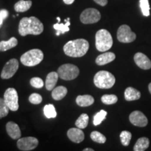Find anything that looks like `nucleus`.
Here are the masks:
<instances>
[{"mask_svg": "<svg viewBox=\"0 0 151 151\" xmlns=\"http://www.w3.org/2000/svg\"><path fill=\"white\" fill-rule=\"evenodd\" d=\"M112 36L108 30L101 29L97 31L95 35V46L97 50L106 52L113 46Z\"/></svg>", "mask_w": 151, "mask_h": 151, "instance_id": "7ed1b4c3", "label": "nucleus"}, {"mask_svg": "<svg viewBox=\"0 0 151 151\" xmlns=\"http://www.w3.org/2000/svg\"><path fill=\"white\" fill-rule=\"evenodd\" d=\"M83 151H94V149L87 148H85V149H83Z\"/></svg>", "mask_w": 151, "mask_h": 151, "instance_id": "4c0bfd02", "label": "nucleus"}, {"mask_svg": "<svg viewBox=\"0 0 151 151\" xmlns=\"http://www.w3.org/2000/svg\"><path fill=\"white\" fill-rule=\"evenodd\" d=\"M75 0H63V1L65 2L66 4H71L73 3V1H74Z\"/></svg>", "mask_w": 151, "mask_h": 151, "instance_id": "e433bc0d", "label": "nucleus"}, {"mask_svg": "<svg viewBox=\"0 0 151 151\" xmlns=\"http://www.w3.org/2000/svg\"><path fill=\"white\" fill-rule=\"evenodd\" d=\"M58 73L60 78L65 81H71L77 78L79 74V69L76 65L65 64L58 68Z\"/></svg>", "mask_w": 151, "mask_h": 151, "instance_id": "423d86ee", "label": "nucleus"}, {"mask_svg": "<svg viewBox=\"0 0 151 151\" xmlns=\"http://www.w3.org/2000/svg\"><path fill=\"white\" fill-rule=\"evenodd\" d=\"M43 113L47 118H55L57 116L55 108L52 104H47L43 108Z\"/></svg>", "mask_w": 151, "mask_h": 151, "instance_id": "a878e982", "label": "nucleus"}, {"mask_svg": "<svg viewBox=\"0 0 151 151\" xmlns=\"http://www.w3.org/2000/svg\"><path fill=\"white\" fill-rule=\"evenodd\" d=\"M29 101L33 104H39L42 101V97L39 94L33 93L29 96Z\"/></svg>", "mask_w": 151, "mask_h": 151, "instance_id": "72a5a7b5", "label": "nucleus"}, {"mask_svg": "<svg viewBox=\"0 0 151 151\" xmlns=\"http://www.w3.org/2000/svg\"><path fill=\"white\" fill-rule=\"evenodd\" d=\"M89 49V43L83 39L69 41L64 46L65 55L71 58H81L87 53Z\"/></svg>", "mask_w": 151, "mask_h": 151, "instance_id": "f03ea898", "label": "nucleus"}, {"mask_svg": "<svg viewBox=\"0 0 151 151\" xmlns=\"http://www.w3.org/2000/svg\"><path fill=\"white\" fill-rule=\"evenodd\" d=\"M115 83V76L107 71H100L94 77V85L101 89H109L114 86Z\"/></svg>", "mask_w": 151, "mask_h": 151, "instance_id": "20e7f679", "label": "nucleus"}, {"mask_svg": "<svg viewBox=\"0 0 151 151\" xmlns=\"http://www.w3.org/2000/svg\"><path fill=\"white\" fill-rule=\"evenodd\" d=\"M18 41L16 38L11 37L8 41H0V51H6V50L16 47L18 45Z\"/></svg>", "mask_w": 151, "mask_h": 151, "instance_id": "412c9836", "label": "nucleus"}, {"mask_svg": "<svg viewBox=\"0 0 151 151\" xmlns=\"http://www.w3.org/2000/svg\"><path fill=\"white\" fill-rule=\"evenodd\" d=\"M150 145V141L148 138L141 137L138 139L136 142L134 146V151H143L146 150L149 147Z\"/></svg>", "mask_w": 151, "mask_h": 151, "instance_id": "5701e85b", "label": "nucleus"}, {"mask_svg": "<svg viewBox=\"0 0 151 151\" xmlns=\"http://www.w3.org/2000/svg\"><path fill=\"white\" fill-rule=\"evenodd\" d=\"M107 112L104 110H101L99 112L96 113L93 118V124L94 126L99 125L104 120L106 117Z\"/></svg>", "mask_w": 151, "mask_h": 151, "instance_id": "bb28decb", "label": "nucleus"}, {"mask_svg": "<svg viewBox=\"0 0 151 151\" xmlns=\"http://www.w3.org/2000/svg\"><path fill=\"white\" fill-rule=\"evenodd\" d=\"M76 102L79 106L87 107L91 106L94 102V99L93 97L89 94H85V95H79L76 97Z\"/></svg>", "mask_w": 151, "mask_h": 151, "instance_id": "a211bd4d", "label": "nucleus"}, {"mask_svg": "<svg viewBox=\"0 0 151 151\" xmlns=\"http://www.w3.org/2000/svg\"><path fill=\"white\" fill-rule=\"evenodd\" d=\"M10 109L5 103L4 99L0 98V118H4L9 114V111Z\"/></svg>", "mask_w": 151, "mask_h": 151, "instance_id": "2f4dec72", "label": "nucleus"}, {"mask_svg": "<svg viewBox=\"0 0 151 151\" xmlns=\"http://www.w3.org/2000/svg\"><path fill=\"white\" fill-rule=\"evenodd\" d=\"M19 62L18 60L13 58L6 63L1 73V78L2 79H9L12 78L18 71Z\"/></svg>", "mask_w": 151, "mask_h": 151, "instance_id": "9d476101", "label": "nucleus"}, {"mask_svg": "<svg viewBox=\"0 0 151 151\" xmlns=\"http://www.w3.org/2000/svg\"><path fill=\"white\" fill-rule=\"evenodd\" d=\"M117 38L121 43H131L135 40L137 35L132 31L129 26L122 24L118 28L117 32Z\"/></svg>", "mask_w": 151, "mask_h": 151, "instance_id": "1a4fd4ad", "label": "nucleus"}, {"mask_svg": "<svg viewBox=\"0 0 151 151\" xmlns=\"http://www.w3.org/2000/svg\"><path fill=\"white\" fill-rule=\"evenodd\" d=\"M9 16V11L6 9H1L0 10V28L1 27L3 24L4 20Z\"/></svg>", "mask_w": 151, "mask_h": 151, "instance_id": "f704fd0d", "label": "nucleus"}, {"mask_svg": "<svg viewBox=\"0 0 151 151\" xmlns=\"http://www.w3.org/2000/svg\"><path fill=\"white\" fill-rule=\"evenodd\" d=\"M134 60L138 67L144 70H148L151 68V61L146 55L142 52H137L134 57Z\"/></svg>", "mask_w": 151, "mask_h": 151, "instance_id": "ddd939ff", "label": "nucleus"}, {"mask_svg": "<svg viewBox=\"0 0 151 151\" xmlns=\"http://www.w3.org/2000/svg\"><path fill=\"white\" fill-rule=\"evenodd\" d=\"M148 90H149V92H150L151 94V83L148 85Z\"/></svg>", "mask_w": 151, "mask_h": 151, "instance_id": "58836bf2", "label": "nucleus"}, {"mask_svg": "<svg viewBox=\"0 0 151 151\" xmlns=\"http://www.w3.org/2000/svg\"><path fill=\"white\" fill-rule=\"evenodd\" d=\"M101 100L105 104H113L118 101V97L115 94H104L101 97Z\"/></svg>", "mask_w": 151, "mask_h": 151, "instance_id": "c85d7f7f", "label": "nucleus"}, {"mask_svg": "<svg viewBox=\"0 0 151 151\" xmlns=\"http://www.w3.org/2000/svg\"><path fill=\"white\" fill-rule=\"evenodd\" d=\"M43 59V53L39 49H32L24 52L20 58V62L24 66L34 67L39 65Z\"/></svg>", "mask_w": 151, "mask_h": 151, "instance_id": "39448f33", "label": "nucleus"}, {"mask_svg": "<svg viewBox=\"0 0 151 151\" xmlns=\"http://www.w3.org/2000/svg\"><path fill=\"white\" fill-rule=\"evenodd\" d=\"M116 59V55L112 52H106L104 53L99 55L95 60L96 64L99 66L106 65L110 63Z\"/></svg>", "mask_w": 151, "mask_h": 151, "instance_id": "dca6fc26", "label": "nucleus"}, {"mask_svg": "<svg viewBox=\"0 0 151 151\" xmlns=\"http://www.w3.org/2000/svg\"><path fill=\"white\" fill-rule=\"evenodd\" d=\"M70 25V22H69V18H68L67 20H65V24L60 23L59 22L58 23L55 24L53 27L55 29L57 30L56 35L60 36L61 34H65V32L69 31V26Z\"/></svg>", "mask_w": 151, "mask_h": 151, "instance_id": "b1692460", "label": "nucleus"}, {"mask_svg": "<svg viewBox=\"0 0 151 151\" xmlns=\"http://www.w3.org/2000/svg\"><path fill=\"white\" fill-rule=\"evenodd\" d=\"M94 1L101 6H105L108 4V0H94Z\"/></svg>", "mask_w": 151, "mask_h": 151, "instance_id": "c9c22d12", "label": "nucleus"}, {"mask_svg": "<svg viewBox=\"0 0 151 151\" xmlns=\"http://www.w3.org/2000/svg\"><path fill=\"white\" fill-rule=\"evenodd\" d=\"M4 99L11 111H18L19 108L18 95L15 88H9L6 90L4 95Z\"/></svg>", "mask_w": 151, "mask_h": 151, "instance_id": "6e6552de", "label": "nucleus"}, {"mask_svg": "<svg viewBox=\"0 0 151 151\" xmlns=\"http://www.w3.org/2000/svg\"><path fill=\"white\" fill-rule=\"evenodd\" d=\"M38 144H39V141L37 138L27 137L20 138L17 142V147L20 150L29 151L37 148Z\"/></svg>", "mask_w": 151, "mask_h": 151, "instance_id": "9b49d317", "label": "nucleus"}, {"mask_svg": "<svg viewBox=\"0 0 151 151\" xmlns=\"http://www.w3.org/2000/svg\"><path fill=\"white\" fill-rule=\"evenodd\" d=\"M90 138L94 142L99 143H104L106 141V138L104 134L97 131H94L90 134Z\"/></svg>", "mask_w": 151, "mask_h": 151, "instance_id": "cd10ccee", "label": "nucleus"}, {"mask_svg": "<svg viewBox=\"0 0 151 151\" xmlns=\"http://www.w3.org/2000/svg\"><path fill=\"white\" fill-rule=\"evenodd\" d=\"M58 78H59V75L58 72L52 71V72L49 73L46 79V89L49 91L53 90L56 86L57 82H58Z\"/></svg>", "mask_w": 151, "mask_h": 151, "instance_id": "f3484780", "label": "nucleus"}, {"mask_svg": "<svg viewBox=\"0 0 151 151\" xmlns=\"http://www.w3.org/2000/svg\"><path fill=\"white\" fill-rule=\"evenodd\" d=\"M88 121H89V117H88V115L86 113H82L76 120L75 124L77 127L83 129H85L88 126Z\"/></svg>", "mask_w": 151, "mask_h": 151, "instance_id": "393cba45", "label": "nucleus"}, {"mask_svg": "<svg viewBox=\"0 0 151 151\" xmlns=\"http://www.w3.org/2000/svg\"><path fill=\"white\" fill-rule=\"evenodd\" d=\"M141 97V92L132 87H128L124 91V99L128 101L138 100Z\"/></svg>", "mask_w": 151, "mask_h": 151, "instance_id": "6ab92c4d", "label": "nucleus"}, {"mask_svg": "<svg viewBox=\"0 0 151 151\" xmlns=\"http://www.w3.org/2000/svg\"><path fill=\"white\" fill-rule=\"evenodd\" d=\"M129 121L133 125L137 127H146L148 124V119L146 116L139 111H133L129 115Z\"/></svg>", "mask_w": 151, "mask_h": 151, "instance_id": "f8f14e48", "label": "nucleus"}, {"mask_svg": "<svg viewBox=\"0 0 151 151\" xmlns=\"http://www.w3.org/2000/svg\"><path fill=\"white\" fill-rule=\"evenodd\" d=\"M7 134L13 139H18L21 137V132L19 126L14 122L10 121L7 122L6 125Z\"/></svg>", "mask_w": 151, "mask_h": 151, "instance_id": "2eb2a0df", "label": "nucleus"}, {"mask_svg": "<svg viewBox=\"0 0 151 151\" xmlns=\"http://www.w3.org/2000/svg\"><path fill=\"white\" fill-rule=\"evenodd\" d=\"M67 137L73 143H81L85 139V134L83 132L80 128H71L68 130Z\"/></svg>", "mask_w": 151, "mask_h": 151, "instance_id": "4468645a", "label": "nucleus"}, {"mask_svg": "<svg viewBox=\"0 0 151 151\" xmlns=\"http://www.w3.org/2000/svg\"><path fill=\"white\" fill-rule=\"evenodd\" d=\"M43 31V24L40 20L35 16L24 17L19 22L18 32L22 37L28 35H39Z\"/></svg>", "mask_w": 151, "mask_h": 151, "instance_id": "f257e3e1", "label": "nucleus"}, {"mask_svg": "<svg viewBox=\"0 0 151 151\" xmlns=\"http://www.w3.org/2000/svg\"><path fill=\"white\" fill-rule=\"evenodd\" d=\"M67 89L64 86H58L52 90V97L56 101L63 99L67 95Z\"/></svg>", "mask_w": 151, "mask_h": 151, "instance_id": "4be33fe9", "label": "nucleus"}, {"mask_svg": "<svg viewBox=\"0 0 151 151\" xmlns=\"http://www.w3.org/2000/svg\"><path fill=\"white\" fill-rule=\"evenodd\" d=\"M57 20H58V22H60V18H59V17H58V18H57Z\"/></svg>", "mask_w": 151, "mask_h": 151, "instance_id": "ea45409f", "label": "nucleus"}, {"mask_svg": "<svg viewBox=\"0 0 151 151\" xmlns=\"http://www.w3.org/2000/svg\"><path fill=\"white\" fill-rule=\"evenodd\" d=\"M101 19L100 12L96 9L88 8L81 13V22L83 24H94L99 22Z\"/></svg>", "mask_w": 151, "mask_h": 151, "instance_id": "0eeeda50", "label": "nucleus"}, {"mask_svg": "<svg viewBox=\"0 0 151 151\" xmlns=\"http://www.w3.org/2000/svg\"><path fill=\"white\" fill-rule=\"evenodd\" d=\"M139 5L143 16L146 17L150 16V5L148 0H140Z\"/></svg>", "mask_w": 151, "mask_h": 151, "instance_id": "7c9ffc66", "label": "nucleus"}, {"mask_svg": "<svg viewBox=\"0 0 151 151\" xmlns=\"http://www.w3.org/2000/svg\"><path fill=\"white\" fill-rule=\"evenodd\" d=\"M120 141L124 146H127L129 145L132 139V133L128 131H122L120 134Z\"/></svg>", "mask_w": 151, "mask_h": 151, "instance_id": "c756f323", "label": "nucleus"}, {"mask_svg": "<svg viewBox=\"0 0 151 151\" xmlns=\"http://www.w3.org/2000/svg\"><path fill=\"white\" fill-rule=\"evenodd\" d=\"M32 5V2L31 0H27V1L20 0L14 5V9L18 13L25 12L31 8Z\"/></svg>", "mask_w": 151, "mask_h": 151, "instance_id": "aec40b11", "label": "nucleus"}, {"mask_svg": "<svg viewBox=\"0 0 151 151\" xmlns=\"http://www.w3.org/2000/svg\"><path fill=\"white\" fill-rule=\"evenodd\" d=\"M31 86L35 88H41L44 85L42 79L39 77H34L30 80Z\"/></svg>", "mask_w": 151, "mask_h": 151, "instance_id": "473e14b6", "label": "nucleus"}]
</instances>
